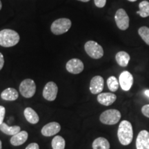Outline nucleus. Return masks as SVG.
<instances>
[{"instance_id":"1","label":"nucleus","mask_w":149,"mask_h":149,"mask_svg":"<svg viewBox=\"0 0 149 149\" xmlns=\"http://www.w3.org/2000/svg\"><path fill=\"white\" fill-rule=\"evenodd\" d=\"M117 137L121 143L124 146L129 145L133 139V130L132 124L127 120L121 122L117 130Z\"/></svg>"},{"instance_id":"2","label":"nucleus","mask_w":149,"mask_h":149,"mask_svg":"<svg viewBox=\"0 0 149 149\" xmlns=\"http://www.w3.org/2000/svg\"><path fill=\"white\" fill-rule=\"evenodd\" d=\"M19 35L11 29H3L0 31V46L9 48L15 46L19 42Z\"/></svg>"},{"instance_id":"3","label":"nucleus","mask_w":149,"mask_h":149,"mask_svg":"<svg viewBox=\"0 0 149 149\" xmlns=\"http://www.w3.org/2000/svg\"><path fill=\"white\" fill-rule=\"evenodd\" d=\"M121 113L116 109H109L100 115V120L102 124L107 125H114L120 122Z\"/></svg>"},{"instance_id":"4","label":"nucleus","mask_w":149,"mask_h":149,"mask_svg":"<svg viewBox=\"0 0 149 149\" xmlns=\"http://www.w3.org/2000/svg\"><path fill=\"white\" fill-rule=\"evenodd\" d=\"M71 21L69 19L60 18L56 19L51 24V32L54 35H60L68 31L71 27Z\"/></svg>"},{"instance_id":"5","label":"nucleus","mask_w":149,"mask_h":149,"mask_svg":"<svg viewBox=\"0 0 149 149\" xmlns=\"http://www.w3.org/2000/svg\"><path fill=\"white\" fill-rule=\"evenodd\" d=\"M84 49L86 53L93 59H100L104 55L103 48L94 41H88L86 43Z\"/></svg>"},{"instance_id":"6","label":"nucleus","mask_w":149,"mask_h":149,"mask_svg":"<svg viewBox=\"0 0 149 149\" xmlns=\"http://www.w3.org/2000/svg\"><path fill=\"white\" fill-rule=\"evenodd\" d=\"M19 91L22 95L26 98H31L34 96L36 92V85L31 79H26L19 85Z\"/></svg>"},{"instance_id":"7","label":"nucleus","mask_w":149,"mask_h":149,"mask_svg":"<svg viewBox=\"0 0 149 149\" xmlns=\"http://www.w3.org/2000/svg\"><path fill=\"white\" fill-rule=\"evenodd\" d=\"M115 20L117 27L122 31H126L129 27V17L124 9L120 8L117 10Z\"/></svg>"},{"instance_id":"8","label":"nucleus","mask_w":149,"mask_h":149,"mask_svg":"<svg viewBox=\"0 0 149 149\" xmlns=\"http://www.w3.org/2000/svg\"><path fill=\"white\" fill-rule=\"evenodd\" d=\"M58 87L53 81H49L44 86L43 90V97L48 101H54L57 97Z\"/></svg>"},{"instance_id":"9","label":"nucleus","mask_w":149,"mask_h":149,"mask_svg":"<svg viewBox=\"0 0 149 149\" xmlns=\"http://www.w3.org/2000/svg\"><path fill=\"white\" fill-rule=\"evenodd\" d=\"M66 68L72 74H79L83 71L84 66L83 62L80 59L74 58L70 59L68 62L66 63Z\"/></svg>"},{"instance_id":"10","label":"nucleus","mask_w":149,"mask_h":149,"mask_svg":"<svg viewBox=\"0 0 149 149\" xmlns=\"http://www.w3.org/2000/svg\"><path fill=\"white\" fill-rule=\"evenodd\" d=\"M119 82L122 90L128 91L132 87L133 84V77L132 74L128 71H123L120 75Z\"/></svg>"},{"instance_id":"11","label":"nucleus","mask_w":149,"mask_h":149,"mask_svg":"<svg viewBox=\"0 0 149 149\" xmlns=\"http://www.w3.org/2000/svg\"><path fill=\"white\" fill-rule=\"evenodd\" d=\"M104 81L103 77L100 75L95 76L91 80L90 91L93 95L100 94L104 89Z\"/></svg>"},{"instance_id":"12","label":"nucleus","mask_w":149,"mask_h":149,"mask_svg":"<svg viewBox=\"0 0 149 149\" xmlns=\"http://www.w3.org/2000/svg\"><path fill=\"white\" fill-rule=\"evenodd\" d=\"M137 149H149V132L146 130H141L136 139Z\"/></svg>"},{"instance_id":"13","label":"nucleus","mask_w":149,"mask_h":149,"mask_svg":"<svg viewBox=\"0 0 149 149\" xmlns=\"http://www.w3.org/2000/svg\"><path fill=\"white\" fill-rule=\"evenodd\" d=\"M61 130V126L59 123L53 122L46 124L42 129V134L45 137H51L58 133Z\"/></svg>"},{"instance_id":"14","label":"nucleus","mask_w":149,"mask_h":149,"mask_svg":"<svg viewBox=\"0 0 149 149\" xmlns=\"http://www.w3.org/2000/svg\"><path fill=\"white\" fill-rule=\"evenodd\" d=\"M97 99L100 104L108 107L116 101L117 96L112 93H102L98 95Z\"/></svg>"},{"instance_id":"15","label":"nucleus","mask_w":149,"mask_h":149,"mask_svg":"<svg viewBox=\"0 0 149 149\" xmlns=\"http://www.w3.org/2000/svg\"><path fill=\"white\" fill-rule=\"evenodd\" d=\"M29 137V134L25 130H22L17 133L15 135H13V137L10 138V144L13 146H17L22 145L26 142Z\"/></svg>"},{"instance_id":"16","label":"nucleus","mask_w":149,"mask_h":149,"mask_svg":"<svg viewBox=\"0 0 149 149\" xmlns=\"http://www.w3.org/2000/svg\"><path fill=\"white\" fill-rule=\"evenodd\" d=\"M24 114L26 120L32 124H37L40 120V117H39L37 113L34 110L30 107L26 108L25 110H24Z\"/></svg>"},{"instance_id":"17","label":"nucleus","mask_w":149,"mask_h":149,"mask_svg":"<svg viewBox=\"0 0 149 149\" xmlns=\"http://www.w3.org/2000/svg\"><path fill=\"white\" fill-rule=\"evenodd\" d=\"M18 92L15 88H8L2 91L1 94V97L6 101H15L18 98Z\"/></svg>"},{"instance_id":"18","label":"nucleus","mask_w":149,"mask_h":149,"mask_svg":"<svg viewBox=\"0 0 149 149\" xmlns=\"http://www.w3.org/2000/svg\"><path fill=\"white\" fill-rule=\"evenodd\" d=\"M130 59V55L125 51L118 52L115 55V59H116L117 63L122 67L127 66Z\"/></svg>"},{"instance_id":"19","label":"nucleus","mask_w":149,"mask_h":149,"mask_svg":"<svg viewBox=\"0 0 149 149\" xmlns=\"http://www.w3.org/2000/svg\"><path fill=\"white\" fill-rule=\"evenodd\" d=\"M0 130L3 133L8 135H14L19 132L21 131V128L19 126H9L6 123H2L0 124Z\"/></svg>"},{"instance_id":"20","label":"nucleus","mask_w":149,"mask_h":149,"mask_svg":"<svg viewBox=\"0 0 149 149\" xmlns=\"http://www.w3.org/2000/svg\"><path fill=\"white\" fill-rule=\"evenodd\" d=\"M93 149H110V143L104 137H98L93 141L92 144Z\"/></svg>"},{"instance_id":"21","label":"nucleus","mask_w":149,"mask_h":149,"mask_svg":"<svg viewBox=\"0 0 149 149\" xmlns=\"http://www.w3.org/2000/svg\"><path fill=\"white\" fill-rule=\"evenodd\" d=\"M51 146L53 149H64L66 141L61 136L57 135L52 139Z\"/></svg>"},{"instance_id":"22","label":"nucleus","mask_w":149,"mask_h":149,"mask_svg":"<svg viewBox=\"0 0 149 149\" xmlns=\"http://www.w3.org/2000/svg\"><path fill=\"white\" fill-rule=\"evenodd\" d=\"M139 10L137 13L141 17H146L149 16V2L147 1H143L139 4Z\"/></svg>"},{"instance_id":"23","label":"nucleus","mask_w":149,"mask_h":149,"mask_svg":"<svg viewBox=\"0 0 149 149\" xmlns=\"http://www.w3.org/2000/svg\"><path fill=\"white\" fill-rule=\"evenodd\" d=\"M119 85H120V82L114 76H111L107 79V86L111 92H115L118 90Z\"/></svg>"},{"instance_id":"24","label":"nucleus","mask_w":149,"mask_h":149,"mask_svg":"<svg viewBox=\"0 0 149 149\" xmlns=\"http://www.w3.org/2000/svg\"><path fill=\"white\" fill-rule=\"evenodd\" d=\"M139 36L141 37L147 45H149V28L146 26H142L139 28L138 30Z\"/></svg>"},{"instance_id":"25","label":"nucleus","mask_w":149,"mask_h":149,"mask_svg":"<svg viewBox=\"0 0 149 149\" xmlns=\"http://www.w3.org/2000/svg\"><path fill=\"white\" fill-rule=\"evenodd\" d=\"M141 113L145 117L149 118V104H146L141 108Z\"/></svg>"},{"instance_id":"26","label":"nucleus","mask_w":149,"mask_h":149,"mask_svg":"<svg viewBox=\"0 0 149 149\" xmlns=\"http://www.w3.org/2000/svg\"><path fill=\"white\" fill-rule=\"evenodd\" d=\"M95 4L98 8H103L107 3V0H94Z\"/></svg>"},{"instance_id":"27","label":"nucleus","mask_w":149,"mask_h":149,"mask_svg":"<svg viewBox=\"0 0 149 149\" xmlns=\"http://www.w3.org/2000/svg\"><path fill=\"white\" fill-rule=\"evenodd\" d=\"M6 109L3 106H0V124H1L4 120Z\"/></svg>"},{"instance_id":"28","label":"nucleus","mask_w":149,"mask_h":149,"mask_svg":"<svg viewBox=\"0 0 149 149\" xmlns=\"http://www.w3.org/2000/svg\"><path fill=\"white\" fill-rule=\"evenodd\" d=\"M25 149H40V146L37 143H31Z\"/></svg>"},{"instance_id":"29","label":"nucleus","mask_w":149,"mask_h":149,"mask_svg":"<svg viewBox=\"0 0 149 149\" xmlns=\"http://www.w3.org/2000/svg\"><path fill=\"white\" fill-rule=\"evenodd\" d=\"M3 64H4V59H3V55L0 53V70L2 69Z\"/></svg>"},{"instance_id":"30","label":"nucleus","mask_w":149,"mask_h":149,"mask_svg":"<svg viewBox=\"0 0 149 149\" xmlns=\"http://www.w3.org/2000/svg\"><path fill=\"white\" fill-rule=\"evenodd\" d=\"M144 94H145V95H146V97H148L149 98V90L148 89L144 91Z\"/></svg>"},{"instance_id":"31","label":"nucleus","mask_w":149,"mask_h":149,"mask_svg":"<svg viewBox=\"0 0 149 149\" xmlns=\"http://www.w3.org/2000/svg\"><path fill=\"white\" fill-rule=\"evenodd\" d=\"M78 1H82V2H88V1H90V0H78Z\"/></svg>"},{"instance_id":"32","label":"nucleus","mask_w":149,"mask_h":149,"mask_svg":"<svg viewBox=\"0 0 149 149\" xmlns=\"http://www.w3.org/2000/svg\"><path fill=\"white\" fill-rule=\"evenodd\" d=\"M0 149H2V142L0 140Z\"/></svg>"},{"instance_id":"33","label":"nucleus","mask_w":149,"mask_h":149,"mask_svg":"<svg viewBox=\"0 0 149 149\" xmlns=\"http://www.w3.org/2000/svg\"><path fill=\"white\" fill-rule=\"evenodd\" d=\"M1 8H2V3H1V1H0V10H1Z\"/></svg>"},{"instance_id":"34","label":"nucleus","mask_w":149,"mask_h":149,"mask_svg":"<svg viewBox=\"0 0 149 149\" xmlns=\"http://www.w3.org/2000/svg\"><path fill=\"white\" fill-rule=\"evenodd\" d=\"M128 1H131V2H134V1H137V0H128Z\"/></svg>"}]
</instances>
